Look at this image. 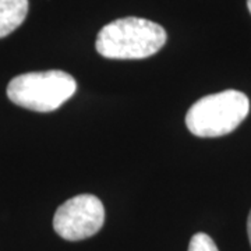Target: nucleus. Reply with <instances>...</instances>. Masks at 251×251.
<instances>
[{
  "label": "nucleus",
  "instance_id": "1",
  "mask_svg": "<svg viewBox=\"0 0 251 251\" xmlns=\"http://www.w3.org/2000/svg\"><path fill=\"white\" fill-rule=\"evenodd\" d=\"M165 28L145 18L126 17L106 24L97 36V52L106 59H147L166 44Z\"/></svg>",
  "mask_w": 251,
  "mask_h": 251
},
{
  "label": "nucleus",
  "instance_id": "2",
  "mask_svg": "<svg viewBox=\"0 0 251 251\" xmlns=\"http://www.w3.org/2000/svg\"><path fill=\"white\" fill-rule=\"evenodd\" d=\"M249 112L250 100L246 94L226 90L194 102L186 115V126L197 137H222L242 125Z\"/></svg>",
  "mask_w": 251,
  "mask_h": 251
},
{
  "label": "nucleus",
  "instance_id": "3",
  "mask_svg": "<svg viewBox=\"0 0 251 251\" xmlns=\"http://www.w3.org/2000/svg\"><path fill=\"white\" fill-rule=\"evenodd\" d=\"M77 82L69 73L48 70L20 74L7 85V97L17 106L34 112H53L72 98Z\"/></svg>",
  "mask_w": 251,
  "mask_h": 251
},
{
  "label": "nucleus",
  "instance_id": "4",
  "mask_svg": "<svg viewBox=\"0 0 251 251\" xmlns=\"http://www.w3.org/2000/svg\"><path fill=\"white\" fill-rule=\"evenodd\" d=\"M105 208L92 194H80L67 200L53 216V229L64 240L78 242L88 239L102 229Z\"/></svg>",
  "mask_w": 251,
  "mask_h": 251
},
{
  "label": "nucleus",
  "instance_id": "5",
  "mask_svg": "<svg viewBox=\"0 0 251 251\" xmlns=\"http://www.w3.org/2000/svg\"><path fill=\"white\" fill-rule=\"evenodd\" d=\"M28 0H0V38L16 31L27 17Z\"/></svg>",
  "mask_w": 251,
  "mask_h": 251
},
{
  "label": "nucleus",
  "instance_id": "6",
  "mask_svg": "<svg viewBox=\"0 0 251 251\" xmlns=\"http://www.w3.org/2000/svg\"><path fill=\"white\" fill-rule=\"evenodd\" d=\"M188 251H219L215 242L205 233H196L188 244Z\"/></svg>",
  "mask_w": 251,
  "mask_h": 251
},
{
  "label": "nucleus",
  "instance_id": "7",
  "mask_svg": "<svg viewBox=\"0 0 251 251\" xmlns=\"http://www.w3.org/2000/svg\"><path fill=\"white\" fill-rule=\"evenodd\" d=\"M247 234H249V240H250L251 244V211L250 215H249V219H247Z\"/></svg>",
  "mask_w": 251,
  "mask_h": 251
},
{
  "label": "nucleus",
  "instance_id": "8",
  "mask_svg": "<svg viewBox=\"0 0 251 251\" xmlns=\"http://www.w3.org/2000/svg\"><path fill=\"white\" fill-rule=\"evenodd\" d=\"M247 7H249V11L251 13V0H247Z\"/></svg>",
  "mask_w": 251,
  "mask_h": 251
}]
</instances>
